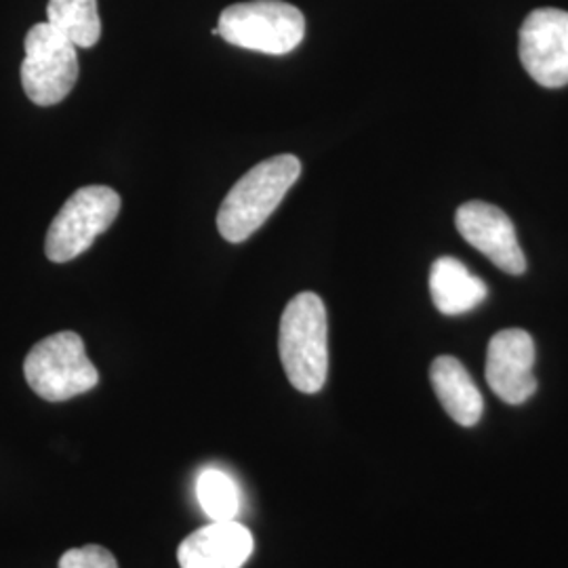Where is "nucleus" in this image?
Segmentation results:
<instances>
[{"label": "nucleus", "instance_id": "1", "mask_svg": "<svg viewBox=\"0 0 568 568\" xmlns=\"http://www.w3.org/2000/svg\"><path fill=\"white\" fill-rule=\"evenodd\" d=\"M302 163L281 154L255 164L227 192L217 213V230L227 243H244L283 203L291 185L300 180Z\"/></svg>", "mask_w": 568, "mask_h": 568}, {"label": "nucleus", "instance_id": "2", "mask_svg": "<svg viewBox=\"0 0 568 568\" xmlns=\"http://www.w3.org/2000/svg\"><path fill=\"white\" fill-rule=\"evenodd\" d=\"M278 352L291 386L304 394H316L325 387L328 373L326 310L316 293H300L284 307Z\"/></svg>", "mask_w": 568, "mask_h": 568}, {"label": "nucleus", "instance_id": "3", "mask_svg": "<svg viewBox=\"0 0 568 568\" xmlns=\"http://www.w3.org/2000/svg\"><path fill=\"white\" fill-rule=\"evenodd\" d=\"M23 375L32 392L49 403L70 400L100 384V373L74 331H61L34 345L23 361Z\"/></svg>", "mask_w": 568, "mask_h": 568}, {"label": "nucleus", "instance_id": "4", "mask_svg": "<svg viewBox=\"0 0 568 568\" xmlns=\"http://www.w3.org/2000/svg\"><path fill=\"white\" fill-rule=\"evenodd\" d=\"M225 42L265 55H286L305 37L304 13L283 0H251L230 4L220 16Z\"/></svg>", "mask_w": 568, "mask_h": 568}, {"label": "nucleus", "instance_id": "5", "mask_svg": "<svg viewBox=\"0 0 568 568\" xmlns=\"http://www.w3.org/2000/svg\"><path fill=\"white\" fill-rule=\"evenodd\" d=\"M121 196L108 185H84L77 190L47 230L44 253L51 262L65 264L91 248L116 222Z\"/></svg>", "mask_w": 568, "mask_h": 568}, {"label": "nucleus", "instance_id": "6", "mask_svg": "<svg viewBox=\"0 0 568 568\" xmlns=\"http://www.w3.org/2000/svg\"><path fill=\"white\" fill-rule=\"evenodd\" d=\"M23 49L21 87L26 98L42 108L63 102L79 81L77 47L44 21L28 30Z\"/></svg>", "mask_w": 568, "mask_h": 568}, {"label": "nucleus", "instance_id": "7", "mask_svg": "<svg viewBox=\"0 0 568 568\" xmlns=\"http://www.w3.org/2000/svg\"><path fill=\"white\" fill-rule=\"evenodd\" d=\"M520 61L530 79L548 89L568 84V13L535 9L520 28Z\"/></svg>", "mask_w": 568, "mask_h": 568}, {"label": "nucleus", "instance_id": "8", "mask_svg": "<svg viewBox=\"0 0 568 568\" xmlns=\"http://www.w3.org/2000/svg\"><path fill=\"white\" fill-rule=\"evenodd\" d=\"M455 224L467 243L506 274L520 276L527 272V257L518 243L516 227L499 206L469 201L457 209Z\"/></svg>", "mask_w": 568, "mask_h": 568}, {"label": "nucleus", "instance_id": "9", "mask_svg": "<svg viewBox=\"0 0 568 568\" xmlns=\"http://www.w3.org/2000/svg\"><path fill=\"white\" fill-rule=\"evenodd\" d=\"M535 342L523 328L499 331L487 349V384L508 405H523L537 392Z\"/></svg>", "mask_w": 568, "mask_h": 568}, {"label": "nucleus", "instance_id": "10", "mask_svg": "<svg viewBox=\"0 0 568 568\" xmlns=\"http://www.w3.org/2000/svg\"><path fill=\"white\" fill-rule=\"evenodd\" d=\"M255 548L251 530L236 520H213L178 549L182 568H243Z\"/></svg>", "mask_w": 568, "mask_h": 568}, {"label": "nucleus", "instance_id": "11", "mask_svg": "<svg viewBox=\"0 0 568 568\" xmlns=\"http://www.w3.org/2000/svg\"><path fill=\"white\" fill-rule=\"evenodd\" d=\"M429 382L455 424L474 427L480 422L485 410L483 394L457 358L438 356L429 366Z\"/></svg>", "mask_w": 568, "mask_h": 568}, {"label": "nucleus", "instance_id": "12", "mask_svg": "<svg viewBox=\"0 0 568 568\" xmlns=\"http://www.w3.org/2000/svg\"><path fill=\"white\" fill-rule=\"evenodd\" d=\"M429 295L445 316L467 314L487 300L488 286L455 257H440L429 270Z\"/></svg>", "mask_w": 568, "mask_h": 568}, {"label": "nucleus", "instance_id": "13", "mask_svg": "<svg viewBox=\"0 0 568 568\" xmlns=\"http://www.w3.org/2000/svg\"><path fill=\"white\" fill-rule=\"evenodd\" d=\"M47 21L77 49H91L102 39L98 0H49Z\"/></svg>", "mask_w": 568, "mask_h": 568}, {"label": "nucleus", "instance_id": "14", "mask_svg": "<svg viewBox=\"0 0 568 568\" xmlns=\"http://www.w3.org/2000/svg\"><path fill=\"white\" fill-rule=\"evenodd\" d=\"M199 504L211 520H234L241 511V490L222 469H204L196 483Z\"/></svg>", "mask_w": 568, "mask_h": 568}, {"label": "nucleus", "instance_id": "15", "mask_svg": "<svg viewBox=\"0 0 568 568\" xmlns=\"http://www.w3.org/2000/svg\"><path fill=\"white\" fill-rule=\"evenodd\" d=\"M60 568H119V562L102 546H84L68 549L60 558Z\"/></svg>", "mask_w": 568, "mask_h": 568}]
</instances>
